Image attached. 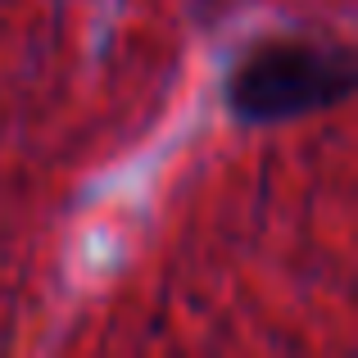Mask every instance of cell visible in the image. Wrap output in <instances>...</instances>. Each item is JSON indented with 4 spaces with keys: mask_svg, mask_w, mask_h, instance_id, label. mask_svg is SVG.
Masks as SVG:
<instances>
[{
    "mask_svg": "<svg viewBox=\"0 0 358 358\" xmlns=\"http://www.w3.org/2000/svg\"><path fill=\"white\" fill-rule=\"evenodd\" d=\"M308 96H327V64L322 55L308 50H272L268 59L250 64L241 82V105L254 114H268V109H286L299 105Z\"/></svg>",
    "mask_w": 358,
    "mask_h": 358,
    "instance_id": "6da1fadb",
    "label": "cell"
}]
</instances>
